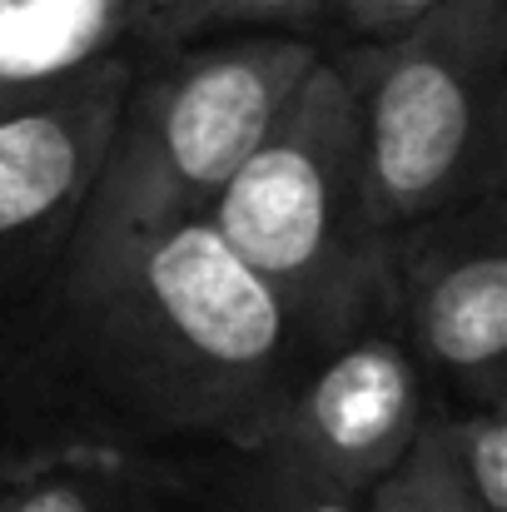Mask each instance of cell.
I'll list each match as a JSON object with an SVG mask.
<instances>
[{
  "label": "cell",
  "mask_w": 507,
  "mask_h": 512,
  "mask_svg": "<svg viewBox=\"0 0 507 512\" xmlns=\"http://www.w3.org/2000/svg\"><path fill=\"white\" fill-rule=\"evenodd\" d=\"M115 463L60 458L20 473H0V512H110Z\"/></svg>",
  "instance_id": "13"
},
{
  "label": "cell",
  "mask_w": 507,
  "mask_h": 512,
  "mask_svg": "<svg viewBox=\"0 0 507 512\" xmlns=\"http://www.w3.org/2000/svg\"><path fill=\"white\" fill-rule=\"evenodd\" d=\"M428 5L438 0H329L324 10V25L319 30H334L329 45H353V40H383L403 25H413Z\"/></svg>",
  "instance_id": "14"
},
{
  "label": "cell",
  "mask_w": 507,
  "mask_h": 512,
  "mask_svg": "<svg viewBox=\"0 0 507 512\" xmlns=\"http://www.w3.org/2000/svg\"><path fill=\"white\" fill-rule=\"evenodd\" d=\"M433 433L483 512H507V403H448L433 393Z\"/></svg>",
  "instance_id": "11"
},
{
  "label": "cell",
  "mask_w": 507,
  "mask_h": 512,
  "mask_svg": "<svg viewBox=\"0 0 507 512\" xmlns=\"http://www.w3.org/2000/svg\"><path fill=\"white\" fill-rule=\"evenodd\" d=\"M130 70L135 45L0 115V329L65 264Z\"/></svg>",
  "instance_id": "5"
},
{
  "label": "cell",
  "mask_w": 507,
  "mask_h": 512,
  "mask_svg": "<svg viewBox=\"0 0 507 512\" xmlns=\"http://www.w3.org/2000/svg\"><path fill=\"white\" fill-rule=\"evenodd\" d=\"M110 512H209V508L160 488L135 463H115V503H110Z\"/></svg>",
  "instance_id": "15"
},
{
  "label": "cell",
  "mask_w": 507,
  "mask_h": 512,
  "mask_svg": "<svg viewBox=\"0 0 507 512\" xmlns=\"http://www.w3.org/2000/svg\"><path fill=\"white\" fill-rule=\"evenodd\" d=\"M135 468L209 512H363V498H348L309 478L304 468H294L264 443L145 458Z\"/></svg>",
  "instance_id": "9"
},
{
  "label": "cell",
  "mask_w": 507,
  "mask_h": 512,
  "mask_svg": "<svg viewBox=\"0 0 507 512\" xmlns=\"http://www.w3.org/2000/svg\"><path fill=\"white\" fill-rule=\"evenodd\" d=\"M334 55L388 239L507 189V0H438L413 25Z\"/></svg>",
  "instance_id": "3"
},
{
  "label": "cell",
  "mask_w": 507,
  "mask_h": 512,
  "mask_svg": "<svg viewBox=\"0 0 507 512\" xmlns=\"http://www.w3.org/2000/svg\"><path fill=\"white\" fill-rule=\"evenodd\" d=\"M428 403L433 383L388 314L319 348L289 388L279 418L254 443L338 493L363 498L408 453Z\"/></svg>",
  "instance_id": "7"
},
{
  "label": "cell",
  "mask_w": 507,
  "mask_h": 512,
  "mask_svg": "<svg viewBox=\"0 0 507 512\" xmlns=\"http://www.w3.org/2000/svg\"><path fill=\"white\" fill-rule=\"evenodd\" d=\"M204 219L324 348L388 319V234L373 219L358 105L334 45Z\"/></svg>",
  "instance_id": "2"
},
{
  "label": "cell",
  "mask_w": 507,
  "mask_h": 512,
  "mask_svg": "<svg viewBox=\"0 0 507 512\" xmlns=\"http://www.w3.org/2000/svg\"><path fill=\"white\" fill-rule=\"evenodd\" d=\"M363 512H483V508L473 503L463 478L448 468L443 443L433 433V418H423V428L408 443V453L363 493Z\"/></svg>",
  "instance_id": "12"
},
{
  "label": "cell",
  "mask_w": 507,
  "mask_h": 512,
  "mask_svg": "<svg viewBox=\"0 0 507 512\" xmlns=\"http://www.w3.org/2000/svg\"><path fill=\"white\" fill-rule=\"evenodd\" d=\"M155 0H0V115L135 45Z\"/></svg>",
  "instance_id": "8"
},
{
  "label": "cell",
  "mask_w": 507,
  "mask_h": 512,
  "mask_svg": "<svg viewBox=\"0 0 507 512\" xmlns=\"http://www.w3.org/2000/svg\"><path fill=\"white\" fill-rule=\"evenodd\" d=\"M503 189L388 239V314L433 393L507 403Z\"/></svg>",
  "instance_id": "6"
},
{
  "label": "cell",
  "mask_w": 507,
  "mask_h": 512,
  "mask_svg": "<svg viewBox=\"0 0 507 512\" xmlns=\"http://www.w3.org/2000/svg\"><path fill=\"white\" fill-rule=\"evenodd\" d=\"M324 50L329 40L309 30H229L135 50L75 239L204 219Z\"/></svg>",
  "instance_id": "4"
},
{
  "label": "cell",
  "mask_w": 507,
  "mask_h": 512,
  "mask_svg": "<svg viewBox=\"0 0 507 512\" xmlns=\"http://www.w3.org/2000/svg\"><path fill=\"white\" fill-rule=\"evenodd\" d=\"M329 0H155L135 50H169L229 30H309L319 35Z\"/></svg>",
  "instance_id": "10"
},
{
  "label": "cell",
  "mask_w": 507,
  "mask_h": 512,
  "mask_svg": "<svg viewBox=\"0 0 507 512\" xmlns=\"http://www.w3.org/2000/svg\"><path fill=\"white\" fill-rule=\"evenodd\" d=\"M319 348L209 219L85 234L0 329V473L254 443Z\"/></svg>",
  "instance_id": "1"
}]
</instances>
